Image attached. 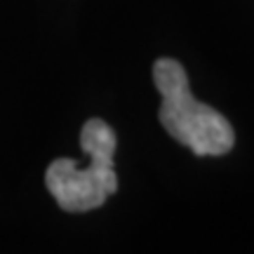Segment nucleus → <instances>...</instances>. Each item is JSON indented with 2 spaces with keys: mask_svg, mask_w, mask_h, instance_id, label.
<instances>
[{
  "mask_svg": "<svg viewBox=\"0 0 254 254\" xmlns=\"http://www.w3.org/2000/svg\"><path fill=\"white\" fill-rule=\"evenodd\" d=\"M153 82L163 97L158 118L172 139L189 146L195 155H226L233 148L236 132L231 123L190 94L186 68L177 59H158Z\"/></svg>",
  "mask_w": 254,
  "mask_h": 254,
  "instance_id": "nucleus-1",
  "label": "nucleus"
},
{
  "mask_svg": "<svg viewBox=\"0 0 254 254\" xmlns=\"http://www.w3.org/2000/svg\"><path fill=\"white\" fill-rule=\"evenodd\" d=\"M80 146L90 158L87 167H78L73 158H57L45 172L47 190L64 212L97 209L118 190L113 165L118 146L116 129L101 118H90L80 129Z\"/></svg>",
  "mask_w": 254,
  "mask_h": 254,
  "instance_id": "nucleus-2",
  "label": "nucleus"
}]
</instances>
